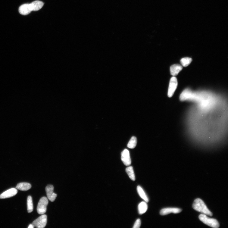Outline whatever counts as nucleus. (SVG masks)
<instances>
[{
	"mask_svg": "<svg viewBox=\"0 0 228 228\" xmlns=\"http://www.w3.org/2000/svg\"><path fill=\"white\" fill-rule=\"evenodd\" d=\"M193 208L195 210L206 215L211 217L213 215L212 213L209 210L204 202L200 199H196L194 201Z\"/></svg>",
	"mask_w": 228,
	"mask_h": 228,
	"instance_id": "nucleus-1",
	"label": "nucleus"
},
{
	"mask_svg": "<svg viewBox=\"0 0 228 228\" xmlns=\"http://www.w3.org/2000/svg\"><path fill=\"white\" fill-rule=\"evenodd\" d=\"M200 220L208 226L215 228L219 227L220 225L217 220L208 218L204 214H201L199 217Z\"/></svg>",
	"mask_w": 228,
	"mask_h": 228,
	"instance_id": "nucleus-2",
	"label": "nucleus"
},
{
	"mask_svg": "<svg viewBox=\"0 0 228 228\" xmlns=\"http://www.w3.org/2000/svg\"><path fill=\"white\" fill-rule=\"evenodd\" d=\"M48 202V198L45 197H42L40 199L37 208V211L39 214H43L46 212Z\"/></svg>",
	"mask_w": 228,
	"mask_h": 228,
	"instance_id": "nucleus-3",
	"label": "nucleus"
},
{
	"mask_svg": "<svg viewBox=\"0 0 228 228\" xmlns=\"http://www.w3.org/2000/svg\"><path fill=\"white\" fill-rule=\"evenodd\" d=\"M47 216L45 214H43L38 218L34 221L33 224L34 227L38 228H44L47 223Z\"/></svg>",
	"mask_w": 228,
	"mask_h": 228,
	"instance_id": "nucleus-4",
	"label": "nucleus"
},
{
	"mask_svg": "<svg viewBox=\"0 0 228 228\" xmlns=\"http://www.w3.org/2000/svg\"><path fill=\"white\" fill-rule=\"evenodd\" d=\"M178 85L177 79L175 77H172L170 80L168 90V95L171 97L173 95Z\"/></svg>",
	"mask_w": 228,
	"mask_h": 228,
	"instance_id": "nucleus-5",
	"label": "nucleus"
},
{
	"mask_svg": "<svg viewBox=\"0 0 228 228\" xmlns=\"http://www.w3.org/2000/svg\"><path fill=\"white\" fill-rule=\"evenodd\" d=\"M121 161L126 166H129L131 164V160L129 151L125 149L123 150L121 153Z\"/></svg>",
	"mask_w": 228,
	"mask_h": 228,
	"instance_id": "nucleus-6",
	"label": "nucleus"
},
{
	"mask_svg": "<svg viewBox=\"0 0 228 228\" xmlns=\"http://www.w3.org/2000/svg\"><path fill=\"white\" fill-rule=\"evenodd\" d=\"M54 186L52 185H49L45 188L47 198L49 200L53 202L56 199L57 195L54 192Z\"/></svg>",
	"mask_w": 228,
	"mask_h": 228,
	"instance_id": "nucleus-7",
	"label": "nucleus"
},
{
	"mask_svg": "<svg viewBox=\"0 0 228 228\" xmlns=\"http://www.w3.org/2000/svg\"><path fill=\"white\" fill-rule=\"evenodd\" d=\"M17 193V190L16 189H11L0 195V199H4L11 198L16 195Z\"/></svg>",
	"mask_w": 228,
	"mask_h": 228,
	"instance_id": "nucleus-8",
	"label": "nucleus"
},
{
	"mask_svg": "<svg viewBox=\"0 0 228 228\" xmlns=\"http://www.w3.org/2000/svg\"><path fill=\"white\" fill-rule=\"evenodd\" d=\"M182 209L177 208H163L160 211V214L162 215L168 214L171 213L177 214L181 212Z\"/></svg>",
	"mask_w": 228,
	"mask_h": 228,
	"instance_id": "nucleus-9",
	"label": "nucleus"
},
{
	"mask_svg": "<svg viewBox=\"0 0 228 228\" xmlns=\"http://www.w3.org/2000/svg\"><path fill=\"white\" fill-rule=\"evenodd\" d=\"M20 13L23 15H27L29 14L32 11L31 9L30 4H26L22 5L19 8Z\"/></svg>",
	"mask_w": 228,
	"mask_h": 228,
	"instance_id": "nucleus-10",
	"label": "nucleus"
},
{
	"mask_svg": "<svg viewBox=\"0 0 228 228\" xmlns=\"http://www.w3.org/2000/svg\"><path fill=\"white\" fill-rule=\"evenodd\" d=\"M44 3L39 1H36L30 4L32 11H36L41 9L44 6Z\"/></svg>",
	"mask_w": 228,
	"mask_h": 228,
	"instance_id": "nucleus-11",
	"label": "nucleus"
},
{
	"mask_svg": "<svg viewBox=\"0 0 228 228\" xmlns=\"http://www.w3.org/2000/svg\"><path fill=\"white\" fill-rule=\"evenodd\" d=\"M183 69L182 66L178 64L172 65L170 67L171 74L173 76H177Z\"/></svg>",
	"mask_w": 228,
	"mask_h": 228,
	"instance_id": "nucleus-12",
	"label": "nucleus"
},
{
	"mask_svg": "<svg viewBox=\"0 0 228 228\" xmlns=\"http://www.w3.org/2000/svg\"><path fill=\"white\" fill-rule=\"evenodd\" d=\"M32 186L31 184L27 183H18L16 186V188L20 190L26 191L31 189Z\"/></svg>",
	"mask_w": 228,
	"mask_h": 228,
	"instance_id": "nucleus-13",
	"label": "nucleus"
},
{
	"mask_svg": "<svg viewBox=\"0 0 228 228\" xmlns=\"http://www.w3.org/2000/svg\"><path fill=\"white\" fill-rule=\"evenodd\" d=\"M139 213L142 214L145 213L147 210L148 205L146 202L142 201L139 203L138 207Z\"/></svg>",
	"mask_w": 228,
	"mask_h": 228,
	"instance_id": "nucleus-14",
	"label": "nucleus"
},
{
	"mask_svg": "<svg viewBox=\"0 0 228 228\" xmlns=\"http://www.w3.org/2000/svg\"><path fill=\"white\" fill-rule=\"evenodd\" d=\"M138 192L141 197L146 202H148L149 200L146 194L145 193L143 189L140 186H138L137 188Z\"/></svg>",
	"mask_w": 228,
	"mask_h": 228,
	"instance_id": "nucleus-15",
	"label": "nucleus"
},
{
	"mask_svg": "<svg viewBox=\"0 0 228 228\" xmlns=\"http://www.w3.org/2000/svg\"><path fill=\"white\" fill-rule=\"evenodd\" d=\"M126 173L131 179L133 181H135V177L133 167L132 166H129V167L126 168Z\"/></svg>",
	"mask_w": 228,
	"mask_h": 228,
	"instance_id": "nucleus-16",
	"label": "nucleus"
},
{
	"mask_svg": "<svg viewBox=\"0 0 228 228\" xmlns=\"http://www.w3.org/2000/svg\"><path fill=\"white\" fill-rule=\"evenodd\" d=\"M27 211L29 213L32 212L33 211V199L31 196H28L27 200Z\"/></svg>",
	"mask_w": 228,
	"mask_h": 228,
	"instance_id": "nucleus-17",
	"label": "nucleus"
},
{
	"mask_svg": "<svg viewBox=\"0 0 228 228\" xmlns=\"http://www.w3.org/2000/svg\"><path fill=\"white\" fill-rule=\"evenodd\" d=\"M137 144V139L136 137L133 136L129 141L127 145V147L129 148L133 149L136 146Z\"/></svg>",
	"mask_w": 228,
	"mask_h": 228,
	"instance_id": "nucleus-18",
	"label": "nucleus"
},
{
	"mask_svg": "<svg viewBox=\"0 0 228 228\" xmlns=\"http://www.w3.org/2000/svg\"><path fill=\"white\" fill-rule=\"evenodd\" d=\"M192 59L189 58H182L180 62L182 65L184 67H186L189 65L192 61Z\"/></svg>",
	"mask_w": 228,
	"mask_h": 228,
	"instance_id": "nucleus-19",
	"label": "nucleus"
},
{
	"mask_svg": "<svg viewBox=\"0 0 228 228\" xmlns=\"http://www.w3.org/2000/svg\"><path fill=\"white\" fill-rule=\"evenodd\" d=\"M141 225V220L139 219H138L135 221V224L133 227V228H139Z\"/></svg>",
	"mask_w": 228,
	"mask_h": 228,
	"instance_id": "nucleus-20",
	"label": "nucleus"
},
{
	"mask_svg": "<svg viewBox=\"0 0 228 228\" xmlns=\"http://www.w3.org/2000/svg\"><path fill=\"white\" fill-rule=\"evenodd\" d=\"M34 226L33 224H30L29 225V226H28V228H34Z\"/></svg>",
	"mask_w": 228,
	"mask_h": 228,
	"instance_id": "nucleus-21",
	"label": "nucleus"
}]
</instances>
